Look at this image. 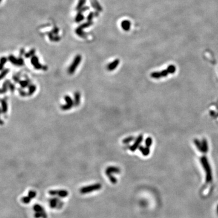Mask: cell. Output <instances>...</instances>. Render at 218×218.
I'll return each instance as SVG.
<instances>
[{
	"label": "cell",
	"mask_w": 218,
	"mask_h": 218,
	"mask_svg": "<svg viewBox=\"0 0 218 218\" xmlns=\"http://www.w3.org/2000/svg\"><path fill=\"white\" fill-rule=\"evenodd\" d=\"M80 101H81V94L79 92L76 91L74 93V106L77 107L79 106Z\"/></svg>",
	"instance_id": "14"
},
{
	"label": "cell",
	"mask_w": 218,
	"mask_h": 218,
	"mask_svg": "<svg viewBox=\"0 0 218 218\" xmlns=\"http://www.w3.org/2000/svg\"><path fill=\"white\" fill-rule=\"evenodd\" d=\"M20 84V86L23 89L26 88L27 87H29L30 82H29V81H27V80H20V82H18Z\"/></svg>",
	"instance_id": "20"
},
{
	"label": "cell",
	"mask_w": 218,
	"mask_h": 218,
	"mask_svg": "<svg viewBox=\"0 0 218 218\" xmlns=\"http://www.w3.org/2000/svg\"><path fill=\"white\" fill-rule=\"evenodd\" d=\"M31 200H32V199H31L29 196L23 197L21 199V202H23V204H29V202H30Z\"/></svg>",
	"instance_id": "26"
},
{
	"label": "cell",
	"mask_w": 218,
	"mask_h": 218,
	"mask_svg": "<svg viewBox=\"0 0 218 218\" xmlns=\"http://www.w3.org/2000/svg\"><path fill=\"white\" fill-rule=\"evenodd\" d=\"M8 59L13 65H16V66H23L24 64V59L22 58L21 57L17 58L13 55H11L9 56Z\"/></svg>",
	"instance_id": "8"
},
{
	"label": "cell",
	"mask_w": 218,
	"mask_h": 218,
	"mask_svg": "<svg viewBox=\"0 0 218 218\" xmlns=\"http://www.w3.org/2000/svg\"><path fill=\"white\" fill-rule=\"evenodd\" d=\"M31 64L33 66L34 68L37 70H43L44 65L40 64L39 62L38 58L37 56L34 55L31 58Z\"/></svg>",
	"instance_id": "9"
},
{
	"label": "cell",
	"mask_w": 218,
	"mask_h": 218,
	"mask_svg": "<svg viewBox=\"0 0 218 218\" xmlns=\"http://www.w3.org/2000/svg\"><path fill=\"white\" fill-rule=\"evenodd\" d=\"M119 64H120V60L118 59H116L108 64L107 66V69L109 71H113L118 66Z\"/></svg>",
	"instance_id": "11"
},
{
	"label": "cell",
	"mask_w": 218,
	"mask_h": 218,
	"mask_svg": "<svg viewBox=\"0 0 218 218\" xmlns=\"http://www.w3.org/2000/svg\"><path fill=\"white\" fill-rule=\"evenodd\" d=\"M28 196L32 199L33 198L37 196V192L34 190H30L28 193Z\"/></svg>",
	"instance_id": "29"
},
{
	"label": "cell",
	"mask_w": 218,
	"mask_h": 218,
	"mask_svg": "<svg viewBox=\"0 0 218 218\" xmlns=\"http://www.w3.org/2000/svg\"><path fill=\"white\" fill-rule=\"evenodd\" d=\"M142 136L139 135L138 137L136 138L135 142V143L133 144V145H131V146L130 147V151L131 152L135 151L136 149L139 147V145L140 144L141 142H142Z\"/></svg>",
	"instance_id": "10"
},
{
	"label": "cell",
	"mask_w": 218,
	"mask_h": 218,
	"mask_svg": "<svg viewBox=\"0 0 218 218\" xmlns=\"http://www.w3.org/2000/svg\"><path fill=\"white\" fill-rule=\"evenodd\" d=\"M98 12H90L87 17V21H92V19L93 18V17L98 16Z\"/></svg>",
	"instance_id": "24"
},
{
	"label": "cell",
	"mask_w": 218,
	"mask_h": 218,
	"mask_svg": "<svg viewBox=\"0 0 218 218\" xmlns=\"http://www.w3.org/2000/svg\"><path fill=\"white\" fill-rule=\"evenodd\" d=\"M9 89H10V90L12 92V93H13L15 90V86L13 84H12L10 81H9Z\"/></svg>",
	"instance_id": "33"
},
{
	"label": "cell",
	"mask_w": 218,
	"mask_h": 218,
	"mask_svg": "<svg viewBox=\"0 0 218 218\" xmlns=\"http://www.w3.org/2000/svg\"><path fill=\"white\" fill-rule=\"evenodd\" d=\"M48 35L50 38V40L52 41H58L60 40V37H57V36L55 37V36L53 35V33H49Z\"/></svg>",
	"instance_id": "21"
},
{
	"label": "cell",
	"mask_w": 218,
	"mask_h": 218,
	"mask_svg": "<svg viewBox=\"0 0 218 218\" xmlns=\"http://www.w3.org/2000/svg\"><path fill=\"white\" fill-rule=\"evenodd\" d=\"M133 139H134V138L132 137V136H130V137L126 138L124 139L122 142H123L124 144H128L130 142H131V141H132Z\"/></svg>",
	"instance_id": "31"
},
{
	"label": "cell",
	"mask_w": 218,
	"mask_h": 218,
	"mask_svg": "<svg viewBox=\"0 0 218 218\" xmlns=\"http://www.w3.org/2000/svg\"><path fill=\"white\" fill-rule=\"evenodd\" d=\"M151 144H152V139L148 138H147V140L145 141V144H146L147 146L149 147V146H150Z\"/></svg>",
	"instance_id": "37"
},
{
	"label": "cell",
	"mask_w": 218,
	"mask_h": 218,
	"mask_svg": "<svg viewBox=\"0 0 218 218\" xmlns=\"http://www.w3.org/2000/svg\"><path fill=\"white\" fill-rule=\"evenodd\" d=\"M120 169L118 167H114V166H110V167H108L106 169L105 173H106L107 176L108 177L110 182L114 184V183H117L118 181L117 179L113 175V173H120Z\"/></svg>",
	"instance_id": "1"
},
{
	"label": "cell",
	"mask_w": 218,
	"mask_h": 218,
	"mask_svg": "<svg viewBox=\"0 0 218 218\" xmlns=\"http://www.w3.org/2000/svg\"><path fill=\"white\" fill-rule=\"evenodd\" d=\"M18 90L19 92V93H20V95H21V96L26 97L27 96H28V92H25L24 90H22V89H18Z\"/></svg>",
	"instance_id": "30"
},
{
	"label": "cell",
	"mask_w": 218,
	"mask_h": 218,
	"mask_svg": "<svg viewBox=\"0 0 218 218\" xmlns=\"http://www.w3.org/2000/svg\"><path fill=\"white\" fill-rule=\"evenodd\" d=\"M3 121L1 120V125H3Z\"/></svg>",
	"instance_id": "40"
},
{
	"label": "cell",
	"mask_w": 218,
	"mask_h": 218,
	"mask_svg": "<svg viewBox=\"0 0 218 218\" xmlns=\"http://www.w3.org/2000/svg\"><path fill=\"white\" fill-rule=\"evenodd\" d=\"M48 204L53 209H61L63 207L64 203L58 197H52L48 199Z\"/></svg>",
	"instance_id": "6"
},
{
	"label": "cell",
	"mask_w": 218,
	"mask_h": 218,
	"mask_svg": "<svg viewBox=\"0 0 218 218\" xmlns=\"http://www.w3.org/2000/svg\"><path fill=\"white\" fill-rule=\"evenodd\" d=\"M89 9V7H88V6H84L82 8H81L79 10H78V12H81V13H83V12H86V11L88 10Z\"/></svg>",
	"instance_id": "35"
},
{
	"label": "cell",
	"mask_w": 218,
	"mask_h": 218,
	"mask_svg": "<svg viewBox=\"0 0 218 218\" xmlns=\"http://www.w3.org/2000/svg\"><path fill=\"white\" fill-rule=\"evenodd\" d=\"M86 0H79V2H78L77 6H76V10H79L81 8H82L84 6V4H86Z\"/></svg>",
	"instance_id": "22"
},
{
	"label": "cell",
	"mask_w": 218,
	"mask_h": 218,
	"mask_svg": "<svg viewBox=\"0 0 218 218\" xmlns=\"http://www.w3.org/2000/svg\"><path fill=\"white\" fill-rule=\"evenodd\" d=\"M50 195L58 197H65L69 195V192L65 190H51L48 191Z\"/></svg>",
	"instance_id": "7"
},
{
	"label": "cell",
	"mask_w": 218,
	"mask_h": 218,
	"mask_svg": "<svg viewBox=\"0 0 218 218\" xmlns=\"http://www.w3.org/2000/svg\"><path fill=\"white\" fill-rule=\"evenodd\" d=\"M1 113H6L8 110V105H7V101L6 99H2L1 101Z\"/></svg>",
	"instance_id": "13"
},
{
	"label": "cell",
	"mask_w": 218,
	"mask_h": 218,
	"mask_svg": "<svg viewBox=\"0 0 218 218\" xmlns=\"http://www.w3.org/2000/svg\"><path fill=\"white\" fill-rule=\"evenodd\" d=\"M90 2L91 4H92V6H93L97 11L101 12V11L103 10V8H102L101 6L99 5V4L98 1H97V0H90Z\"/></svg>",
	"instance_id": "15"
},
{
	"label": "cell",
	"mask_w": 218,
	"mask_h": 218,
	"mask_svg": "<svg viewBox=\"0 0 218 218\" xmlns=\"http://www.w3.org/2000/svg\"><path fill=\"white\" fill-rule=\"evenodd\" d=\"M175 70H176L175 66H174V65H170V66L168 67L167 69V71L169 72V73H173L175 72Z\"/></svg>",
	"instance_id": "32"
},
{
	"label": "cell",
	"mask_w": 218,
	"mask_h": 218,
	"mask_svg": "<svg viewBox=\"0 0 218 218\" xmlns=\"http://www.w3.org/2000/svg\"><path fill=\"white\" fill-rule=\"evenodd\" d=\"M58 31H59V30L57 28H55V29L54 30H53V32H52V33H53V34H56V33H57L58 32Z\"/></svg>",
	"instance_id": "39"
},
{
	"label": "cell",
	"mask_w": 218,
	"mask_h": 218,
	"mask_svg": "<svg viewBox=\"0 0 218 218\" xmlns=\"http://www.w3.org/2000/svg\"><path fill=\"white\" fill-rule=\"evenodd\" d=\"M93 24V22L92 21H87L86 23H83V24H81L79 27H78L76 28L75 32H76V35L79 36V37L82 38H85L87 37V35L85 32L83 31V29H85V28H87L89 27H90Z\"/></svg>",
	"instance_id": "3"
},
{
	"label": "cell",
	"mask_w": 218,
	"mask_h": 218,
	"mask_svg": "<svg viewBox=\"0 0 218 218\" xmlns=\"http://www.w3.org/2000/svg\"><path fill=\"white\" fill-rule=\"evenodd\" d=\"M64 100L66 102V104H69L72 106H74V101H73L72 98L69 95H65V96H64Z\"/></svg>",
	"instance_id": "18"
},
{
	"label": "cell",
	"mask_w": 218,
	"mask_h": 218,
	"mask_svg": "<svg viewBox=\"0 0 218 218\" xmlns=\"http://www.w3.org/2000/svg\"><path fill=\"white\" fill-rule=\"evenodd\" d=\"M29 90H28V96H32V95H33L35 93L36 90H37V86L34 84H30L29 85Z\"/></svg>",
	"instance_id": "16"
},
{
	"label": "cell",
	"mask_w": 218,
	"mask_h": 218,
	"mask_svg": "<svg viewBox=\"0 0 218 218\" xmlns=\"http://www.w3.org/2000/svg\"><path fill=\"white\" fill-rule=\"evenodd\" d=\"M33 209L35 212L34 214V217L35 218H47V213L41 205L35 204L33 207Z\"/></svg>",
	"instance_id": "4"
},
{
	"label": "cell",
	"mask_w": 218,
	"mask_h": 218,
	"mask_svg": "<svg viewBox=\"0 0 218 218\" xmlns=\"http://www.w3.org/2000/svg\"><path fill=\"white\" fill-rule=\"evenodd\" d=\"M35 49H32L30 50L29 52H28L27 53H25L24 56L26 58H32V56L35 55Z\"/></svg>",
	"instance_id": "23"
},
{
	"label": "cell",
	"mask_w": 218,
	"mask_h": 218,
	"mask_svg": "<svg viewBox=\"0 0 218 218\" xmlns=\"http://www.w3.org/2000/svg\"><path fill=\"white\" fill-rule=\"evenodd\" d=\"M7 61V58L6 57H2L1 58V60H0V64H1V65H0V69L1 70H3V68H4V65L6 64Z\"/></svg>",
	"instance_id": "25"
},
{
	"label": "cell",
	"mask_w": 218,
	"mask_h": 218,
	"mask_svg": "<svg viewBox=\"0 0 218 218\" xmlns=\"http://www.w3.org/2000/svg\"><path fill=\"white\" fill-rule=\"evenodd\" d=\"M9 72V70L7 69H5L4 70H1V75H0V78H1V79H3V78H4L5 76L8 74Z\"/></svg>",
	"instance_id": "28"
},
{
	"label": "cell",
	"mask_w": 218,
	"mask_h": 218,
	"mask_svg": "<svg viewBox=\"0 0 218 218\" xmlns=\"http://www.w3.org/2000/svg\"><path fill=\"white\" fill-rule=\"evenodd\" d=\"M24 53H25L24 49H23V48H21V49L20 50V55L22 56L23 55H24Z\"/></svg>",
	"instance_id": "38"
},
{
	"label": "cell",
	"mask_w": 218,
	"mask_h": 218,
	"mask_svg": "<svg viewBox=\"0 0 218 218\" xmlns=\"http://www.w3.org/2000/svg\"><path fill=\"white\" fill-rule=\"evenodd\" d=\"M121 26L122 29L124 31H128L130 29L131 27V23L128 20H124L121 22Z\"/></svg>",
	"instance_id": "12"
},
{
	"label": "cell",
	"mask_w": 218,
	"mask_h": 218,
	"mask_svg": "<svg viewBox=\"0 0 218 218\" xmlns=\"http://www.w3.org/2000/svg\"><path fill=\"white\" fill-rule=\"evenodd\" d=\"M101 187L102 186L101 185V183H94V184L90 185V186H85L81 188L79 192L81 194H87L89 193L95 192V191L99 190L101 189Z\"/></svg>",
	"instance_id": "2"
},
{
	"label": "cell",
	"mask_w": 218,
	"mask_h": 218,
	"mask_svg": "<svg viewBox=\"0 0 218 218\" xmlns=\"http://www.w3.org/2000/svg\"><path fill=\"white\" fill-rule=\"evenodd\" d=\"M9 81H9V80H6V81H5V82H4V84H3V87L1 88V93L2 94L6 93V92H7V91L9 89Z\"/></svg>",
	"instance_id": "17"
},
{
	"label": "cell",
	"mask_w": 218,
	"mask_h": 218,
	"mask_svg": "<svg viewBox=\"0 0 218 218\" xmlns=\"http://www.w3.org/2000/svg\"><path fill=\"white\" fill-rule=\"evenodd\" d=\"M72 107H73V106H70V105L67 104H64V105H61V107H60L61 109L62 110H64V111L69 110L71 109Z\"/></svg>",
	"instance_id": "27"
},
{
	"label": "cell",
	"mask_w": 218,
	"mask_h": 218,
	"mask_svg": "<svg viewBox=\"0 0 218 218\" xmlns=\"http://www.w3.org/2000/svg\"><path fill=\"white\" fill-rule=\"evenodd\" d=\"M84 16L83 15L82 13H81V12H78V13H77V15H76V17H75V22L76 23H80L81 21H82V20H84Z\"/></svg>",
	"instance_id": "19"
},
{
	"label": "cell",
	"mask_w": 218,
	"mask_h": 218,
	"mask_svg": "<svg viewBox=\"0 0 218 218\" xmlns=\"http://www.w3.org/2000/svg\"><path fill=\"white\" fill-rule=\"evenodd\" d=\"M81 59H82V57L80 55H78L75 57L74 59H73L72 63L70 64V65L68 69V73L70 75H73L75 73V70H76V68L78 67V65H79L80 62H81Z\"/></svg>",
	"instance_id": "5"
},
{
	"label": "cell",
	"mask_w": 218,
	"mask_h": 218,
	"mask_svg": "<svg viewBox=\"0 0 218 218\" xmlns=\"http://www.w3.org/2000/svg\"><path fill=\"white\" fill-rule=\"evenodd\" d=\"M162 76V75H161V72H160V73H159V72H156V73H153V74L152 75V77L155 78H158L160 77V76Z\"/></svg>",
	"instance_id": "34"
},
{
	"label": "cell",
	"mask_w": 218,
	"mask_h": 218,
	"mask_svg": "<svg viewBox=\"0 0 218 218\" xmlns=\"http://www.w3.org/2000/svg\"><path fill=\"white\" fill-rule=\"evenodd\" d=\"M13 79L14 80V81L16 82H20V77H19L18 76H17V75H13Z\"/></svg>",
	"instance_id": "36"
}]
</instances>
